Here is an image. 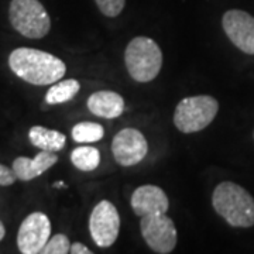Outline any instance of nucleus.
<instances>
[{
    "label": "nucleus",
    "mask_w": 254,
    "mask_h": 254,
    "mask_svg": "<svg viewBox=\"0 0 254 254\" xmlns=\"http://www.w3.org/2000/svg\"><path fill=\"white\" fill-rule=\"evenodd\" d=\"M9 66L20 79L37 86L51 85L61 79L66 66L63 60L34 48H16L9 57Z\"/></svg>",
    "instance_id": "f257e3e1"
},
{
    "label": "nucleus",
    "mask_w": 254,
    "mask_h": 254,
    "mask_svg": "<svg viewBox=\"0 0 254 254\" xmlns=\"http://www.w3.org/2000/svg\"><path fill=\"white\" fill-rule=\"evenodd\" d=\"M212 205L230 226L252 227L254 225L253 196L235 182H220L213 190Z\"/></svg>",
    "instance_id": "f03ea898"
},
{
    "label": "nucleus",
    "mask_w": 254,
    "mask_h": 254,
    "mask_svg": "<svg viewBox=\"0 0 254 254\" xmlns=\"http://www.w3.org/2000/svg\"><path fill=\"white\" fill-rule=\"evenodd\" d=\"M128 75L137 82H150L157 78L163 65L160 46L148 37L133 38L125 51Z\"/></svg>",
    "instance_id": "7ed1b4c3"
},
{
    "label": "nucleus",
    "mask_w": 254,
    "mask_h": 254,
    "mask_svg": "<svg viewBox=\"0 0 254 254\" xmlns=\"http://www.w3.org/2000/svg\"><path fill=\"white\" fill-rule=\"evenodd\" d=\"M218 110V100L212 96L199 95L185 98L175 108L174 125L182 133H196L213 122Z\"/></svg>",
    "instance_id": "20e7f679"
},
{
    "label": "nucleus",
    "mask_w": 254,
    "mask_h": 254,
    "mask_svg": "<svg viewBox=\"0 0 254 254\" xmlns=\"http://www.w3.org/2000/svg\"><path fill=\"white\" fill-rule=\"evenodd\" d=\"M9 20L21 36L38 40L48 34L51 20L40 0H11Z\"/></svg>",
    "instance_id": "39448f33"
},
{
    "label": "nucleus",
    "mask_w": 254,
    "mask_h": 254,
    "mask_svg": "<svg viewBox=\"0 0 254 254\" xmlns=\"http://www.w3.org/2000/svg\"><path fill=\"white\" fill-rule=\"evenodd\" d=\"M140 230L148 247L160 254L173 252L177 245V229L165 213L145 215L140 220Z\"/></svg>",
    "instance_id": "423d86ee"
},
{
    "label": "nucleus",
    "mask_w": 254,
    "mask_h": 254,
    "mask_svg": "<svg viewBox=\"0 0 254 254\" xmlns=\"http://www.w3.org/2000/svg\"><path fill=\"white\" fill-rule=\"evenodd\" d=\"M120 230V216L116 206L109 200L99 202L89 218V232L99 247H110L116 242Z\"/></svg>",
    "instance_id": "0eeeda50"
},
{
    "label": "nucleus",
    "mask_w": 254,
    "mask_h": 254,
    "mask_svg": "<svg viewBox=\"0 0 254 254\" xmlns=\"http://www.w3.org/2000/svg\"><path fill=\"white\" fill-rule=\"evenodd\" d=\"M51 237V222L43 212H33L20 225L18 250L23 254H38Z\"/></svg>",
    "instance_id": "6e6552de"
},
{
    "label": "nucleus",
    "mask_w": 254,
    "mask_h": 254,
    "mask_svg": "<svg viewBox=\"0 0 254 254\" xmlns=\"http://www.w3.org/2000/svg\"><path fill=\"white\" fill-rule=\"evenodd\" d=\"M112 153L122 167H133L141 163L148 153V144L141 131L127 127L120 130L112 141Z\"/></svg>",
    "instance_id": "1a4fd4ad"
},
{
    "label": "nucleus",
    "mask_w": 254,
    "mask_h": 254,
    "mask_svg": "<svg viewBox=\"0 0 254 254\" xmlns=\"http://www.w3.org/2000/svg\"><path fill=\"white\" fill-rule=\"evenodd\" d=\"M227 38L245 54L254 55V17L243 10H227L222 18Z\"/></svg>",
    "instance_id": "9d476101"
},
{
    "label": "nucleus",
    "mask_w": 254,
    "mask_h": 254,
    "mask_svg": "<svg viewBox=\"0 0 254 254\" xmlns=\"http://www.w3.org/2000/svg\"><path fill=\"white\" fill-rule=\"evenodd\" d=\"M131 208L137 216L167 213L170 208V200L165 192L155 185H141L131 195Z\"/></svg>",
    "instance_id": "9b49d317"
},
{
    "label": "nucleus",
    "mask_w": 254,
    "mask_h": 254,
    "mask_svg": "<svg viewBox=\"0 0 254 254\" xmlns=\"http://www.w3.org/2000/svg\"><path fill=\"white\" fill-rule=\"evenodd\" d=\"M58 161V157L54 151H40L34 158L17 157L13 161V171L20 181H31L47 170H50Z\"/></svg>",
    "instance_id": "f8f14e48"
},
{
    "label": "nucleus",
    "mask_w": 254,
    "mask_h": 254,
    "mask_svg": "<svg viewBox=\"0 0 254 254\" xmlns=\"http://www.w3.org/2000/svg\"><path fill=\"white\" fill-rule=\"evenodd\" d=\"M88 109L99 118H119L125 112V99L113 91H98L89 96Z\"/></svg>",
    "instance_id": "ddd939ff"
},
{
    "label": "nucleus",
    "mask_w": 254,
    "mask_h": 254,
    "mask_svg": "<svg viewBox=\"0 0 254 254\" xmlns=\"http://www.w3.org/2000/svg\"><path fill=\"white\" fill-rule=\"evenodd\" d=\"M31 144L47 151H60L65 147L66 137L57 130H50L43 126H33L28 131Z\"/></svg>",
    "instance_id": "4468645a"
},
{
    "label": "nucleus",
    "mask_w": 254,
    "mask_h": 254,
    "mask_svg": "<svg viewBox=\"0 0 254 254\" xmlns=\"http://www.w3.org/2000/svg\"><path fill=\"white\" fill-rule=\"evenodd\" d=\"M81 89V83L76 79H65L57 82L53 85L46 95V102L48 105H58L65 103L68 100L73 99V96Z\"/></svg>",
    "instance_id": "2eb2a0df"
},
{
    "label": "nucleus",
    "mask_w": 254,
    "mask_h": 254,
    "mask_svg": "<svg viewBox=\"0 0 254 254\" xmlns=\"http://www.w3.org/2000/svg\"><path fill=\"white\" fill-rule=\"evenodd\" d=\"M71 161L81 171H93L99 167L100 153L96 147H76L71 153Z\"/></svg>",
    "instance_id": "dca6fc26"
},
{
    "label": "nucleus",
    "mask_w": 254,
    "mask_h": 254,
    "mask_svg": "<svg viewBox=\"0 0 254 254\" xmlns=\"http://www.w3.org/2000/svg\"><path fill=\"white\" fill-rule=\"evenodd\" d=\"M105 136V128L99 123L93 122H82L75 125L72 128V138L76 143H95Z\"/></svg>",
    "instance_id": "f3484780"
},
{
    "label": "nucleus",
    "mask_w": 254,
    "mask_h": 254,
    "mask_svg": "<svg viewBox=\"0 0 254 254\" xmlns=\"http://www.w3.org/2000/svg\"><path fill=\"white\" fill-rule=\"evenodd\" d=\"M71 250L69 245V239L65 235H55L50 237V240L47 242V245L43 249V254H66Z\"/></svg>",
    "instance_id": "a211bd4d"
},
{
    "label": "nucleus",
    "mask_w": 254,
    "mask_h": 254,
    "mask_svg": "<svg viewBox=\"0 0 254 254\" xmlns=\"http://www.w3.org/2000/svg\"><path fill=\"white\" fill-rule=\"evenodd\" d=\"M95 1L106 17H118L126 4V0H95Z\"/></svg>",
    "instance_id": "6ab92c4d"
},
{
    "label": "nucleus",
    "mask_w": 254,
    "mask_h": 254,
    "mask_svg": "<svg viewBox=\"0 0 254 254\" xmlns=\"http://www.w3.org/2000/svg\"><path fill=\"white\" fill-rule=\"evenodd\" d=\"M16 180H17V177L13 171V168H9V167L0 164V185L9 187V185H13Z\"/></svg>",
    "instance_id": "aec40b11"
},
{
    "label": "nucleus",
    "mask_w": 254,
    "mask_h": 254,
    "mask_svg": "<svg viewBox=\"0 0 254 254\" xmlns=\"http://www.w3.org/2000/svg\"><path fill=\"white\" fill-rule=\"evenodd\" d=\"M69 253L72 254H91V249H88L85 245H82V243H73L71 245V250H69Z\"/></svg>",
    "instance_id": "412c9836"
},
{
    "label": "nucleus",
    "mask_w": 254,
    "mask_h": 254,
    "mask_svg": "<svg viewBox=\"0 0 254 254\" xmlns=\"http://www.w3.org/2000/svg\"><path fill=\"white\" fill-rule=\"evenodd\" d=\"M6 235V229H4V225L1 223V220H0V242L3 240V237Z\"/></svg>",
    "instance_id": "4be33fe9"
}]
</instances>
